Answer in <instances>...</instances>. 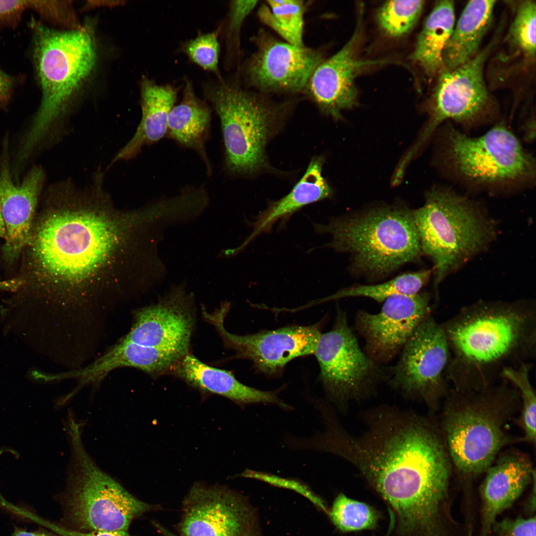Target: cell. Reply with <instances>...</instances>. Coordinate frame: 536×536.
Listing matches in <instances>:
<instances>
[{
    "mask_svg": "<svg viewBox=\"0 0 536 536\" xmlns=\"http://www.w3.org/2000/svg\"><path fill=\"white\" fill-rule=\"evenodd\" d=\"M104 180L97 172L84 187L66 179L50 188L21 254L19 288L61 306H81L155 282L159 260L153 208H118Z\"/></svg>",
    "mask_w": 536,
    "mask_h": 536,
    "instance_id": "1",
    "label": "cell"
},
{
    "mask_svg": "<svg viewBox=\"0 0 536 536\" xmlns=\"http://www.w3.org/2000/svg\"><path fill=\"white\" fill-rule=\"evenodd\" d=\"M366 429L351 435L334 412L321 419L312 450L353 465L391 506L402 533H434L452 514V464L440 430L428 417L381 405L362 413Z\"/></svg>",
    "mask_w": 536,
    "mask_h": 536,
    "instance_id": "2",
    "label": "cell"
},
{
    "mask_svg": "<svg viewBox=\"0 0 536 536\" xmlns=\"http://www.w3.org/2000/svg\"><path fill=\"white\" fill-rule=\"evenodd\" d=\"M450 359L447 380L458 391L493 385L502 369L536 357L535 302L480 300L442 324Z\"/></svg>",
    "mask_w": 536,
    "mask_h": 536,
    "instance_id": "3",
    "label": "cell"
},
{
    "mask_svg": "<svg viewBox=\"0 0 536 536\" xmlns=\"http://www.w3.org/2000/svg\"><path fill=\"white\" fill-rule=\"evenodd\" d=\"M29 27L30 57L42 98L22 143L27 152L47 139L58 142L67 135L72 95L90 73L96 58L88 26L61 31L32 18Z\"/></svg>",
    "mask_w": 536,
    "mask_h": 536,
    "instance_id": "4",
    "label": "cell"
},
{
    "mask_svg": "<svg viewBox=\"0 0 536 536\" xmlns=\"http://www.w3.org/2000/svg\"><path fill=\"white\" fill-rule=\"evenodd\" d=\"M502 381L477 390L453 389L446 397L440 431L452 465L465 479L484 472L503 449L519 440L505 426L520 395Z\"/></svg>",
    "mask_w": 536,
    "mask_h": 536,
    "instance_id": "5",
    "label": "cell"
},
{
    "mask_svg": "<svg viewBox=\"0 0 536 536\" xmlns=\"http://www.w3.org/2000/svg\"><path fill=\"white\" fill-rule=\"evenodd\" d=\"M412 214L421 252L434 263L437 300L439 284L495 240L496 223L476 202L448 188L432 189Z\"/></svg>",
    "mask_w": 536,
    "mask_h": 536,
    "instance_id": "6",
    "label": "cell"
},
{
    "mask_svg": "<svg viewBox=\"0 0 536 536\" xmlns=\"http://www.w3.org/2000/svg\"><path fill=\"white\" fill-rule=\"evenodd\" d=\"M313 226L331 235L327 247L349 254L354 271L371 279L417 261L422 253L412 211L404 208L379 207Z\"/></svg>",
    "mask_w": 536,
    "mask_h": 536,
    "instance_id": "7",
    "label": "cell"
},
{
    "mask_svg": "<svg viewBox=\"0 0 536 536\" xmlns=\"http://www.w3.org/2000/svg\"><path fill=\"white\" fill-rule=\"evenodd\" d=\"M443 136L445 168L470 188L508 193L535 183V159L504 124L477 137L447 127Z\"/></svg>",
    "mask_w": 536,
    "mask_h": 536,
    "instance_id": "8",
    "label": "cell"
},
{
    "mask_svg": "<svg viewBox=\"0 0 536 536\" xmlns=\"http://www.w3.org/2000/svg\"><path fill=\"white\" fill-rule=\"evenodd\" d=\"M203 92L220 121L226 171L247 176L266 169V144L276 130L280 107L222 77L205 84Z\"/></svg>",
    "mask_w": 536,
    "mask_h": 536,
    "instance_id": "9",
    "label": "cell"
},
{
    "mask_svg": "<svg viewBox=\"0 0 536 536\" xmlns=\"http://www.w3.org/2000/svg\"><path fill=\"white\" fill-rule=\"evenodd\" d=\"M82 426L73 416L68 417L71 461L68 472L72 520L86 531L127 532L134 518L158 507L136 498L98 467L83 445Z\"/></svg>",
    "mask_w": 536,
    "mask_h": 536,
    "instance_id": "10",
    "label": "cell"
},
{
    "mask_svg": "<svg viewBox=\"0 0 536 536\" xmlns=\"http://www.w3.org/2000/svg\"><path fill=\"white\" fill-rule=\"evenodd\" d=\"M314 354L328 402L343 413L350 402L373 395L386 378L381 365L360 348L346 313L339 308L332 328L321 334Z\"/></svg>",
    "mask_w": 536,
    "mask_h": 536,
    "instance_id": "11",
    "label": "cell"
},
{
    "mask_svg": "<svg viewBox=\"0 0 536 536\" xmlns=\"http://www.w3.org/2000/svg\"><path fill=\"white\" fill-rule=\"evenodd\" d=\"M386 378L404 398L421 401L435 410L449 391L446 377L450 352L442 324L431 313L418 325Z\"/></svg>",
    "mask_w": 536,
    "mask_h": 536,
    "instance_id": "12",
    "label": "cell"
},
{
    "mask_svg": "<svg viewBox=\"0 0 536 536\" xmlns=\"http://www.w3.org/2000/svg\"><path fill=\"white\" fill-rule=\"evenodd\" d=\"M181 508L178 536H263L254 507L226 486L195 483Z\"/></svg>",
    "mask_w": 536,
    "mask_h": 536,
    "instance_id": "13",
    "label": "cell"
},
{
    "mask_svg": "<svg viewBox=\"0 0 536 536\" xmlns=\"http://www.w3.org/2000/svg\"><path fill=\"white\" fill-rule=\"evenodd\" d=\"M492 46L490 44L465 64L440 72L428 121L411 149L413 152L416 153L444 121L452 120L472 126L484 119L489 96L483 69Z\"/></svg>",
    "mask_w": 536,
    "mask_h": 536,
    "instance_id": "14",
    "label": "cell"
},
{
    "mask_svg": "<svg viewBox=\"0 0 536 536\" xmlns=\"http://www.w3.org/2000/svg\"><path fill=\"white\" fill-rule=\"evenodd\" d=\"M228 303L209 313L202 309L203 317L215 327L225 345L238 357L251 360L255 369L268 376L281 373L292 359L314 354L321 335V322L311 326H292L263 331L254 334L237 335L224 328Z\"/></svg>",
    "mask_w": 536,
    "mask_h": 536,
    "instance_id": "15",
    "label": "cell"
},
{
    "mask_svg": "<svg viewBox=\"0 0 536 536\" xmlns=\"http://www.w3.org/2000/svg\"><path fill=\"white\" fill-rule=\"evenodd\" d=\"M380 311L357 312L355 329L364 339V352L381 365L400 352L421 322L431 312L429 294L396 295L383 302Z\"/></svg>",
    "mask_w": 536,
    "mask_h": 536,
    "instance_id": "16",
    "label": "cell"
},
{
    "mask_svg": "<svg viewBox=\"0 0 536 536\" xmlns=\"http://www.w3.org/2000/svg\"><path fill=\"white\" fill-rule=\"evenodd\" d=\"M323 60L318 50L265 36L248 61L244 74L248 83L262 93H297L303 91Z\"/></svg>",
    "mask_w": 536,
    "mask_h": 536,
    "instance_id": "17",
    "label": "cell"
},
{
    "mask_svg": "<svg viewBox=\"0 0 536 536\" xmlns=\"http://www.w3.org/2000/svg\"><path fill=\"white\" fill-rule=\"evenodd\" d=\"M349 40L335 54L315 68L303 90L323 113L335 119L357 102L355 78L365 70L394 63L389 60L360 59L357 50L361 38V19Z\"/></svg>",
    "mask_w": 536,
    "mask_h": 536,
    "instance_id": "18",
    "label": "cell"
},
{
    "mask_svg": "<svg viewBox=\"0 0 536 536\" xmlns=\"http://www.w3.org/2000/svg\"><path fill=\"white\" fill-rule=\"evenodd\" d=\"M191 298L182 286L137 311L133 327L121 340L187 353L195 325Z\"/></svg>",
    "mask_w": 536,
    "mask_h": 536,
    "instance_id": "19",
    "label": "cell"
},
{
    "mask_svg": "<svg viewBox=\"0 0 536 536\" xmlns=\"http://www.w3.org/2000/svg\"><path fill=\"white\" fill-rule=\"evenodd\" d=\"M45 177L43 169L34 167L16 184L8 163H1L0 206L6 231L2 252L8 264L20 257L29 241Z\"/></svg>",
    "mask_w": 536,
    "mask_h": 536,
    "instance_id": "20",
    "label": "cell"
},
{
    "mask_svg": "<svg viewBox=\"0 0 536 536\" xmlns=\"http://www.w3.org/2000/svg\"><path fill=\"white\" fill-rule=\"evenodd\" d=\"M485 471L481 487V509L478 536H489L498 515L520 496L536 475L528 457L513 450L501 455Z\"/></svg>",
    "mask_w": 536,
    "mask_h": 536,
    "instance_id": "21",
    "label": "cell"
},
{
    "mask_svg": "<svg viewBox=\"0 0 536 536\" xmlns=\"http://www.w3.org/2000/svg\"><path fill=\"white\" fill-rule=\"evenodd\" d=\"M173 373L202 391L229 399L241 405L274 404L286 411L293 409L278 397V391H265L245 385L229 371L208 366L188 353L172 368Z\"/></svg>",
    "mask_w": 536,
    "mask_h": 536,
    "instance_id": "22",
    "label": "cell"
},
{
    "mask_svg": "<svg viewBox=\"0 0 536 536\" xmlns=\"http://www.w3.org/2000/svg\"><path fill=\"white\" fill-rule=\"evenodd\" d=\"M178 91L172 84H159L148 77L142 79L140 121L133 135L115 155L110 166L134 158L143 147L166 136L167 119L175 105Z\"/></svg>",
    "mask_w": 536,
    "mask_h": 536,
    "instance_id": "23",
    "label": "cell"
},
{
    "mask_svg": "<svg viewBox=\"0 0 536 536\" xmlns=\"http://www.w3.org/2000/svg\"><path fill=\"white\" fill-rule=\"evenodd\" d=\"M166 351L157 347L121 340L107 352L91 364L80 369L56 375L54 379H75L76 389L67 396L70 398L81 387L103 379L110 371L121 367H132L151 375L162 373L167 364Z\"/></svg>",
    "mask_w": 536,
    "mask_h": 536,
    "instance_id": "24",
    "label": "cell"
},
{
    "mask_svg": "<svg viewBox=\"0 0 536 536\" xmlns=\"http://www.w3.org/2000/svg\"><path fill=\"white\" fill-rule=\"evenodd\" d=\"M210 107L197 96L191 81L185 79L182 99L168 115L166 135L181 146L195 151L209 175L212 172V166L207 153L206 143L210 132Z\"/></svg>",
    "mask_w": 536,
    "mask_h": 536,
    "instance_id": "25",
    "label": "cell"
},
{
    "mask_svg": "<svg viewBox=\"0 0 536 536\" xmlns=\"http://www.w3.org/2000/svg\"><path fill=\"white\" fill-rule=\"evenodd\" d=\"M323 159L316 157L311 160L303 177L291 191L282 199L273 202L262 211L251 223L252 232L238 247V252L263 233L269 232L278 221H286L302 207L329 198L332 190L322 175Z\"/></svg>",
    "mask_w": 536,
    "mask_h": 536,
    "instance_id": "26",
    "label": "cell"
},
{
    "mask_svg": "<svg viewBox=\"0 0 536 536\" xmlns=\"http://www.w3.org/2000/svg\"><path fill=\"white\" fill-rule=\"evenodd\" d=\"M495 2L480 0L468 2L445 48L443 69L455 68L475 56L491 21Z\"/></svg>",
    "mask_w": 536,
    "mask_h": 536,
    "instance_id": "27",
    "label": "cell"
},
{
    "mask_svg": "<svg viewBox=\"0 0 536 536\" xmlns=\"http://www.w3.org/2000/svg\"><path fill=\"white\" fill-rule=\"evenodd\" d=\"M455 22L454 2L438 1L426 18L418 35L411 59L428 76L443 69V54Z\"/></svg>",
    "mask_w": 536,
    "mask_h": 536,
    "instance_id": "28",
    "label": "cell"
},
{
    "mask_svg": "<svg viewBox=\"0 0 536 536\" xmlns=\"http://www.w3.org/2000/svg\"><path fill=\"white\" fill-rule=\"evenodd\" d=\"M431 274L429 269L404 273L390 280L373 285H356L347 287L325 298L308 304V306L343 298L364 297L377 302H383L390 297L396 295H414L429 281Z\"/></svg>",
    "mask_w": 536,
    "mask_h": 536,
    "instance_id": "29",
    "label": "cell"
},
{
    "mask_svg": "<svg viewBox=\"0 0 536 536\" xmlns=\"http://www.w3.org/2000/svg\"><path fill=\"white\" fill-rule=\"evenodd\" d=\"M258 11L260 19L281 36L286 42L304 46L303 41L304 1L297 0H269Z\"/></svg>",
    "mask_w": 536,
    "mask_h": 536,
    "instance_id": "30",
    "label": "cell"
},
{
    "mask_svg": "<svg viewBox=\"0 0 536 536\" xmlns=\"http://www.w3.org/2000/svg\"><path fill=\"white\" fill-rule=\"evenodd\" d=\"M333 524L342 532L375 529L379 513L371 506L340 493L327 513Z\"/></svg>",
    "mask_w": 536,
    "mask_h": 536,
    "instance_id": "31",
    "label": "cell"
},
{
    "mask_svg": "<svg viewBox=\"0 0 536 536\" xmlns=\"http://www.w3.org/2000/svg\"><path fill=\"white\" fill-rule=\"evenodd\" d=\"M423 0H390L378 9L376 20L387 36L399 38L407 35L415 25L422 12Z\"/></svg>",
    "mask_w": 536,
    "mask_h": 536,
    "instance_id": "32",
    "label": "cell"
},
{
    "mask_svg": "<svg viewBox=\"0 0 536 536\" xmlns=\"http://www.w3.org/2000/svg\"><path fill=\"white\" fill-rule=\"evenodd\" d=\"M532 363L523 362L516 367H503L500 373L501 379L511 384L518 392L522 411L520 424L523 430L531 432L536 428V398L530 380Z\"/></svg>",
    "mask_w": 536,
    "mask_h": 536,
    "instance_id": "33",
    "label": "cell"
},
{
    "mask_svg": "<svg viewBox=\"0 0 536 536\" xmlns=\"http://www.w3.org/2000/svg\"><path fill=\"white\" fill-rule=\"evenodd\" d=\"M219 28L212 32L200 33L181 44L180 52L193 63L204 70L211 72L217 78L222 77L219 69L220 44Z\"/></svg>",
    "mask_w": 536,
    "mask_h": 536,
    "instance_id": "34",
    "label": "cell"
},
{
    "mask_svg": "<svg viewBox=\"0 0 536 536\" xmlns=\"http://www.w3.org/2000/svg\"><path fill=\"white\" fill-rule=\"evenodd\" d=\"M536 3L524 1L520 5L510 30L512 42L529 57L536 52Z\"/></svg>",
    "mask_w": 536,
    "mask_h": 536,
    "instance_id": "35",
    "label": "cell"
},
{
    "mask_svg": "<svg viewBox=\"0 0 536 536\" xmlns=\"http://www.w3.org/2000/svg\"><path fill=\"white\" fill-rule=\"evenodd\" d=\"M70 1L28 0V10L36 12L49 22L71 29L82 27L78 23Z\"/></svg>",
    "mask_w": 536,
    "mask_h": 536,
    "instance_id": "36",
    "label": "cell"
},
{
    "mask_svg": "<svg viewBox=\"0 0 536 536\" xmlns=\"http://www.w3.org/2000/svg\"><path fill=\"white\" fill-rule=\"evenodd\" d=\"M258 0L231 1L224 24L223 33L226 44V58L232 57L233 51L238 49L239 32L242 24L257 4Z\"/></svg>",
    "mask_w": 536,
    "mask_h": 536,
    "instance_id": "37",
    "label": "cell"
},
{
    "mask_svg": "<svg viewBox=\"0 0 536 536\" xmlns=\"http://www.w3.org/2000/svg\"><path fill=\"white\" fill-rule=\"evenodd\" d=\"M247 478L260 480L270 485L293 490L309 499L314 504L327 512V508L323 501L305 484L300 480L284 478L270 473L247 469L239 475Z\"/></svg>",
    "mask_w": 536,
    "mask_h": 536,
    "instance_id": "38",
    "label": "cell"
},
{
    "mask_svg": "<svg viewBox=\"0 0 536 536\" xmlns=\"http://www.w3.org/2000/svg\"><path fill=\"white\" fill-rule=\"evenodd\" d=\"M536 521L535 516L526 518H505L495 522L492 530L494 536H536Z\"/></svg>",
    "mask_w": 536,
    "mask_h": 536,
    "instance_id": "39",
    "label": "cell"
},
{
    "mask_svg": "<svg viewBox=\"0 0 536 536\" xmlns=\"http://www.w3.org/2000/svg\"><path fill=\"white\" fill-rule=\"evenodd\" d=\"M26 10L27 0H0V31L16 28Z\"/></svg>",
    "mask_w": 536,
    "mask_h": 536,
    "instance_id": "40",
    "label": "cell"
},
{
    "mask_svg": "<svg viewBox=\"0 0 536 536\" xmlns=\"http://www.w3.org/2000/svg\"><path fill=\"white\" fill-rule=\"evenodd\" d=\"M19 79L0 68V105L4 106L9 102Z\"/></svg>",
    "mask_w": 536,
    "mask_h": 536,
    "instance_id": "41",
    "label": "cell"
},
{
    "mask_svg": "<svg viewBox=\"0 0 536 536\" xmlns=\"http://www.w3.org/2000/svg\"><path fill=\"white\" fill-rule=\"evenodd\" d=\"M46 525L62 536H132L127 532L89 531L80 532L67 529L54 524Z\"/></svg>",
    "mask_w": 536,
    "mask_h": 536,
    "instance_id": "42",
    "label": "cell"
},
{
    "mask_svg": "<svg viewBox=\"0 0 536 536\" xmlns=\"http://www.w3.org/2000/svg\"><path fill=\"white\" fill-rule=\"evenodd\" d=\"M19 285L20 281L16 277L1 280L0 281V289L15 291Z\"/></svg>",
    "mask_w": 536,
    "mask_h": 536,
    "instance_id": "43",
    "label": "cell"
},
{
    "mask_svg": "<svg viewBox=\"0 0 536 536\" xmlns=\"http://www.w3.org/2000/svg\"><path fill=\"white\" fill-rule=\"evenodd\" d=\"M12 536H51L47 534L38 532H28L16 528Z\"/></svg>",
    "mask_w": 536,
    "mask_h": 536,
    "instance_id": "44",
    "label": "cell"
},
{
    "mask_svg": "<svg viewBox=\"0 0 536 536\" xmlns=\"http://www.w3.org/2000/svg\"><path fill=\"white\" fill-rule=\"evenodd\" d=\"M153 524L162 536H178L159 523L154 522Z\"/></svg>",
    "mask_w": 536,
    "mask_h": 536,
    "instance_id": "45",
    "label": "cell"
},
{
    "mask_svg": "<svg viewBox=\"0 0 536 536\" xmlns=\"http://www.w3.org/2000/svg\"><path fill=\"white\" fill-rule=\"evenodd\" d=\"M6 234L4 224L3 221L0 206V238L4 239Z\"/></svg>",
    "mask_w": 536,
    "mask_h": 536,
    "instance_id": "46",
    "label": "cell"
},
{
    "mask_svg": "<svg viewBox=\"0 0 536 536\" xmlns=\"http://www.w3.org/2000/svg\"><path fill=\"white\" fill-rule=\"evenodd\" d=\"M390 517H391V519H390V520H391L390 521V526H389V531H388V534L386 536H388V535L391 533V532H392V530L394 528V526L395 524L396 520H395V517L394 516V515L392 514H390Z\"/></svg>",
    "mask_w": 536,
    "mask_h": 536,
    "instance_id": "47",
    "label": "cell"
}]
</instances>
